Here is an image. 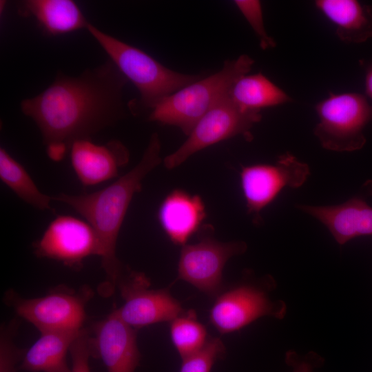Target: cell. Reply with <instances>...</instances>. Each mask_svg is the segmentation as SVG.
<instances>
[{"label": "cell", "mask_w": 372, "mask_h": 372, "mask_svg": "<svg viewBox=\"0 0 372 372\" xmlns=\"http://www.w3.org/2000/svg\"><path fill=\"white\" fill-rule=\"evenodd\" d=\"M18 10L21 15L36 19L48 36L86 29L89 23L80 8L72 0H25L20 2Z\"/></svg>", "instance_id": "17"}, {"label": "cell", "mask_w": 372, "mask_h": 372, "mask_svg": "<svg viewBox=\"0 0 372 372\" xmlns=\"http://www.w3.org/2000/svg\"><path fill=\"white\" fill-rule=\"evenodd\" d=\"M81 331L41 333L25 351L19 369L28 372H72L67 354Z\"/></svg>", "instance_id": "19"}, {"label": "cell", "mask_w": 372, "mask_h": 372, "mask_svg": "<svg viewBox=\"0 0 372 372\" xmlns=\"http://www.w3.org/2000/svg\"><path fill=\"white\" fill-rule=\"evenodd\" d=\"M90 338V331L83 328L72 342L70 349L72 372H91L89 365V359L92 357Z\"/></svg>", "instance_id": "26"}, {"label": "cell", "mask_w": 372, "mask_h": 372, "mask_svg": "<svg viewBox=\"0 0 372 372\" xmlns=\"http://www.w3.org/2000/svg\"><path fill=\"white\" fill-rule=\"evenodd\" d=\"M318 123L313 133L320 145L334 152H353L366 143L364 130L372 121V107L364 95L329 93L316 105Z\"/></svg>", "instance_id": "7"}, {"label": "cell", "mask_w": 372, "mask_h": 372, "mask_svg": "<svg viewBox=\"0 0 372 372\" xmlns=\"http://www.w3.org/2000/svg\"><path fill=\"white\" fill-rule=\"evenodd\" d=\"M235 5L242 14L256 34L262 50L276 46L275 41L268 35L264 23L262 6L260 1L236 0Z\"/></svg>", "instance_id": "25"}, {"label": "cell", "mask_w": 372, "mask_h": 372, "mask_svg": "<svg viewBox=\"0 0 372 372\" xmlns=\"http://www.w3.org/2000/svg\"><path fill=\"white\" fill-rule=\"evenodd\" d=\"M93 296L89 286L79 289L59 286L45 296L31 298L10 289L4 295V302L40 333L79 331L83 329L86 306Z\"/></svg>", "instance_id": "6"}, {"label": "cell", "mask_w": 372, "mask_h": 372, "mask_svg": "<svg viewBox=\"0 0 372 372\" xmlns=\"http://www.w3.org/2000/svg\"><path fill=\"white\" fill-rule=\"evenodd\" d=\"M147 276L125 267L120 276L116 289L123 300L115 309L121 319L138 329L162 322H171L185 311L180 302L170 293L169 288H150Z\"/></svg>", "instance_id": "11"}, {"label": "cell", "mask_w": 372, "mask_h": 372, "mask_svg": "<svg viewBox=\"0 0 372 372\" xmlns=\"http://www.w3.org/2000/svg\"><path fill=\"white\" fill-rule=\"evenodd\" d=\"M316 7L334 25L338 37L347 43L372 37V7L355 0H317Z\"/></svg>", "instance_id": "18"}, {"label": "cell", "mask_w": 372, "mask_h": 372, "mask_svg": "<svg viewBox=\"0 0 372 372\" xmlns=\"http://www.w3.org/2000/svg\"><path fill=\"white\" fill-rule=\"evenodd\" d=\"M245 275V280L224 287L209 309V322L220 333L237 331L265 316L282 319L287 313L285 302L271 296L275 281L270 276Z\"/></svg>", "instance_id": "5"}, {"label": "cell", "mask_w": 372, "mask_h": 372, "mask_svg": "<svg viewBox=\"0 0 372 372\" xmlns=\"http://www.w3.org/2000/svg\"><path fill=\"white\" fill-rule=\"evenodd\" d=\"M309 175V165L289 152L280 155L273 164L242 166L240 185L247 214L252 216L254 223H261L260 212L284 188L301 187Z\"/></svg>", "instance_id": "10"}, {"label": "cell", "mask_w": 372, "mask_h": 372, "mask_svg": "<svg viewBox=\"0 0 372 372\" xmlns=\"http://www.w3.org/2000/svg\"><path fill=\"white\" fill-rule=\"evenodd\" d=\"M225 353L222 340L209 337L200 349L181 358L179 372H211L214 364L223 358Z\"/></svg>", "instance_id": "23"}, {"label": "cell", "mask_w": 372, "mask_h": 372, "mask_svg": "<svg viewBox=\"0 0 372 372\" xmlns=\"http://www.w3.org/2000/svg\"><path fill=\"white\" fill-rule=\"evenodd\" d=\"M70 152L73 169L85 187L116 177L120 169L130 158L126 147L115 140L99 145L94 143L91 138L79 139L72 143Z\"/></svg>", "instance_id": "14"}, {"label": "cell", "mask_w": 372, "mask_h": 372, "mask_svg": "<svg viewBox=\"0 0 372 372\" xmlns=\"http://www.w3.org/2000/svg\"><path fill=\"white\" fill-rule=\"evenodd\" d=\"M211 231V226L204 225L197 242L182 246L178 279L215 298L224 288L223 273L227 262L244 254L247 245L242 240L219 241L210 234Z\"/></svg>", "instance_id": "9"}, {"label": "cell", "mask_w": 372, "mask_h": 372, "mask_svg": "<svg viewBox=\"0 0 372 372\" xmlns=\"http://www.w3.org/2000/svg\"><path fill=\"white\" fill-rule=\"evenodd\" d=\"M36 255L80 268L85 258L98 254V238L87 221L68 216H57L35 242Z\"/></svg>", "instance_id": "12"}, {"label": "cell", "mask_w": 372, "mask_h": 372, "mask_svg": "<svg viewBox=\"0 0 372 372\" xmlns=\"http://www.w3.org/2000/svg\"><path fill=\"white\" fill-rule=\"evenodd\" d=\"M254 61L247 54L227 60L217 72L204 76L158 104L149 121L173 125L188 136L198 121L227 96L234 83L248 74Z\"/></svg>", "instance_id": "4"}, {"label": "cell", "mask_w": 372, "mask_h": 372, "mask_svg": "<svg viewBox=\"0 0 372 372\" xmlns=\"http://www.w3.org/2000/svg\"><path fill=\"white\" fill-rule=\"evenodd\" d=\"M127 81L110 59L78 76L59 73L41 93L21 101V109L37 124L46 146L70 149L74 141L91 138L124 116Z\"/></svg>", "instance_id": "1"}, {"label": "cell", "mask_w": 372, "mask_h": 372, "mask_svg": "<svg viewBox=\"0 0 372 372\" xmlns=\"http://www.w3.org/2000/svg\"><path fill=\"white\" fill-rule=\"evenodd\" d=\"M297 207L322 223L340 245L357 237L372 236V207L363 196H354L339 205H298Z\"/></svg>", "instance_id": "15"}, {"label": "cell", "mask_w": 372, "mask_h": 372, "mask_svg": "<svg viewBox=\"0 0 372 372\" xmlns=\"http://www.w3.org/2000/svg\"><path fill=\"white\" fill-rule=\"evenodd\" d=\"M86 30L122 74L137 88L140 93L138 103L141 107L153 110L169 96L205 76L172 70L143 50L101 31L90 23Z\"/></svg>", "instance_id": "3"}, {"label": "cell", "mask_w": 372, "mask_h": 372, "mask_svg": "<svg viewBox=\"0 0 372 372\" xmlns=\"http://www.w3.org/2000/svg\"><path fill=\"white\" fill-rule=\"evenodd\" d=\"M136 329L123 321L114 309L94 327L91 355L100 358L107 372H135L141 355Z\"/></svg>", "instance_id": "13"}, {"label": "cell", "mask_w": 372, "mask_h": 372, "mask_svg": "<svg viewBox=\"0 0 372 372\" xmlns=\"http://www.w3.org/2000/svg\"><path fill=\"white\" fill-rule=\"evenodd\" d=\"M16 320L1 325L0 334V372H17L25 351L15 344Z\"/></svg>", "instance_id": "24"}, {"label": "cell", "mask_w": 372, "mask_h": 372, "mask_svg": "<svg viewBox=\"0 0 372 372\" xmlns=\"http://www.w3.org/2000/svg\"><path fill=\"white\" fill-rule=\"evenodd\" d=\"M261 117L260 112L241 110L228 94L198 121L186 141L165 156L164 166L168 169L176 168L195 153L236 136L251 141V130Z\"/></svg>", "instance_id": "8"}, {"label": "cell", "mask_w": 372, "mask_h": 372, "mask_svg": "<svg viewBox=\"0 0 372 372\" xmlns=\"http://www.w3.org/2000/svg\"><path fill=\"white\" fill-rule=\"evenodd\" d=\"M157 217L169 240L182 247L204 227L205 205L200 196L174 189L161 203Z\"/></svg>", "instance_id": "16"}, {"label": "cell", "mask_w": 372, "mask_h": 372, "mask_svg": "<svg viewBox=\"0 0 372 372\" xmlns=\"http://www.w3.org/2000/svg\"><path fill=\"white\" fill-rule=\"evenodd\" d=\"M161 140L152 134L138 163L107 187L90 194L64 193L52 196L81 214L93 227L98 238V254L105 279L98 287L102 297H110L125 266L116 256V242L125 215L134 196L141 192L145 176L161 162Z\"/></svg>", "instance_id": "2"}, {"label": "cell", "mask_w": 372, "mask_h": 372, "mask_svg": "<svg viewBox=\"0 0 372 372\" xmlns=\"http://www.w3.org/2000/svg\"><path fill=\"white\" fill-rule=\"evenodd\" d=\"M69 147L61 144H51L47 145V153L54 161H59L64 157Z\"/></svg>", "instance_id": "29"}, {"label": "cell", "mask_w": 372, "mask_h": 372, "mask_svg": "<svg viewBox=\"0 0 372 372\" xmlns=\"http://www.w3.org/2000/svg\"><path fill=\"white\" fill-rule=\"evenodd\" d=\"M229 96L232 101L246 112H260L292 101L281 88L263 74H245L232 85Z\"/></svg>", "instance_id": "20"}, {"label": "cell", "mask_w": 372, "mask_h": 372, "mask_svg": "<svg viewBox=\"0 0 372 372\" xmlns=\"http://www.w3.org/2000/svg\"><path fill=\"white\" fill-rule=\"evenodd\" d=\"M364 72L365 96L372 107V61H361Z\"/></svg>", "instance_id": "28"}, {"label": "cell", "mask_w": 372, "mask_h": 372, "mask_svg": "<svg viewBox=\"0 0 372 372\" xmlns=\"http://www.w3.org/2000/svg\"><path fill=\"white\" fill-rule=\"evenodd\" d=\"M322 358L314 353H309L300 356L293 351L286 353L285 362L292 368V372H313L315 368L320 366Z\"/></svg>", "instance_id": "27"}, {"label": "cell", "mask_w": 372, "mask_h": 372, "mask_svg": "<svg viewBox=\"0 0 372 372\" xmlns=\"http://www.w3.org/2000/svg\"><path fill=\"white\" fill-rule=\"evenodd\" d=\"M169 322L170 338L181 358L200 349L209 338L193 309L185 310Z\"/></svg>", "instance_id": "22"}, {"label": "cell", "mask_w": 372, "mask_h": 372, "mask_svg": "<svg viewBox=\"0 0 372 372\" xmlns=\"http://www.w3.org/2000/svg\"><path fill=\"white\" fill-rule=\"evenodd\" d=\"M0 178L24 202L41 210L51 209L52 196L39 189L24 167L3 147L0 148Z\"/></svg>", "instance_id": "21"}]
</instances>
